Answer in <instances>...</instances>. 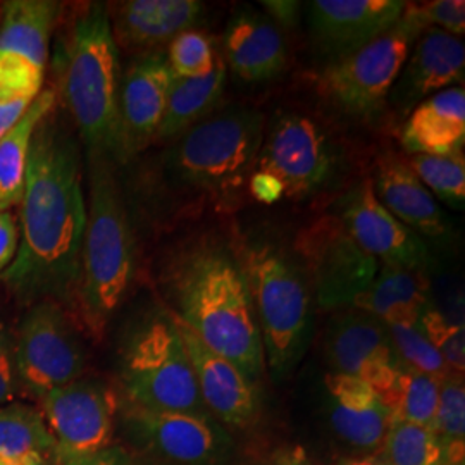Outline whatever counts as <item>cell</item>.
Wrapping results in <instances>:
<instances>
[{
    "instance_id": "24",
    "label": "cell",
    "mask_w": 465,
    "mask_h": 465,
    "mask_svg": "<svg viewBox=\"0 0 465 465\" xmlns=\"http://www.w3.org/2000/svg\"><path fill=\"white\" fill-rule=\"evenodd\" d=\"M330 420L334 432L359 450H381L391 414L367 382L345 374H326Z\"/></svg>"
},
{
    "instance_id": "19",
    "label": "cell",
    "mask_w": 465,
    "mask_h": 465,
    "mask_svg": "<svg viewBox=\"0 0 465 465\" xmlns=\"http://www.w3.org/2000/svg\"><path fill=\"white\" fill-rule=\"evenodd\" d=\"M173 317L183 338L205 409L232 430H247L253 426L261 414L257 384L250 381L230 361L209 349L182 319L174 314Z\"/></svg>"
},
{
    "instance_id": "44",
    "label": "cell",
    "mask_w": 465,
    "mask_h": 465,
    "mask_svg": "<svg viewBox=\"0 0 465 465\" xmlns=\"http://www.w3.org/2000/svg\"><path fill=\"white\" fill-rule=\"evenodd\" d=\"M272 465H312L307 451L300 445H292L280 450L272 460Z\"/></svg>"
},
{
    "instance_id": "27",
    "label": "cell",
    "mask_w": 465,
    "mask_h": 465,
    "mask_svg": "<svg viewBox=\"0 0 465 465\" xmlns=\"http://www.w3.org/2000/svg\"><path fill=\"white\" fill-rule=\"evenodd\" d=\"M55 107V92L44 88L16 124L0 138V213H13L19 205L35 132Z\"/></svg>"
},
{
    "instance_id": "25",
    "label": "cell",
    "mask_w": 465,
    "mask_h": 465,
    "mask_svg": "<svg viewBox=\"0 0 465 465\" xmlns=\"http://www.w3.org/2000/svg\"><path fill=\"white\" fill-rule=\"evenodd\" d=\"M400 142L411 155H447L464 150V86H451L422 100L405 117Z\"/></svg>"
},
{
    "instance_id": "4",
    "label": "cell",
    "mask_w": 465,
    "mask_h": 465,
    "mask_svg": "<svg viewBox=\"0 0 465 465\" xmlns=\"http://www.w3.org/2000/svg\"><path fill=\"white\" fill-rule=\"evenodd\" d=\"M61 97L86 153L124 164L119 86L123 69L105 4L92 2L74 17L61 50Z\"/></svg>"
},
{
    "instance_id": "10",
    "label": "cell",
    "mask_w": 465,
    "mask_h": 465,
    "mask_svg": "<svg viewBox=\"0 0 465 465\" xmlns=\"http://www.w3.org/2000/svg\"><path fill=\"white\" fill-rule=\"evenodd\" d=\"M340 169L341 153L322 124L297 111H276L255 171L274 176L284 199L314 197L340 176Z\"/></svg>"
},
{
    "instance_id": "46",
    "label": "cell",
    "mask_w": 465,
    "mask_h": 465,
    "mask_svg": "<svg viewBox=\"0 0 465 465\" xmlns=\"http://www.w3.org/2000/svg\"><path fill=\"white\" fill-rule=\"evenodd\" d=\"M42 459H19V460H0V465H44Z\"/></svg>"
},
{
    "instance_id": "1",
    "label": "cell",
    "mask_w": 465,
    "mask_h": 465,
    "mask_svg": "<svg viewBox=\"0 0 465 465\" xmlns=\"http://www.w3.org/2000/svg\"><path fill=\"white\" fill-rule=\"evenodd\" d=\"M17 250L0 282L21 303L54 300L67 312L86 226L82 152L54 111L35 132L19 202Z\"/></svg>"
},
{
    "instance_id": "18",
    "label": "cell",
    "mask_w": 465,
    "mask_h": 465,
    "mask_svg": "<svg viewBox=\"0 0 465 465\" xmlns=\"http://www.w3.org/2000/svg\"><path fill=\"white\" fill-rule=\"evenodd\" d=\"M401 0H314L309 28L317 50L331 61L390 32L405 11Z\"/></svg>"
},
{
    "instance_id": "29",
    "label": "cell",
    "mask_w": 465,
    "mask_h": 465,
    "mask_svg": "<svg viewBox=\"0 0 465 465\" xmlns=\"http://www.w3.org/2000/svg\"><path fill=\"white\" fill-rule=\"evenodd\" d=\"M54 457V438L38 409L26 403L0 407V460Z\"/></svg>"
},
{
    "instance_id": "21",
    "label": "cell",
    "mask_w": 465,
    "mask_h": 465,
    "mask_svg": "<svg viewBox=\"0 0 465 465\" xmlns=\"http://www.w3.org/2000/svg\"><path fill=\"white\" fill-rule=\"evenodd\" d=\"M107 11L117 49L147 54L193 30L205 5L199 0H124Z\"/></svg>"
},
{
    "instance_id": "9",
    "label": "cell",
    "mask_w": 465,
    "mask_h": 465,
    "mask_svg": "<svg viewBox=\"0 0 465 465\" xmlns=\"http://www.w3.org/2000/svg\"><path fill=\"white\" fill-rule=\"evenodd\" d=\"M19 391L42 401L50 391L86 374V351L80 330L54 300L35 302L15 336Z\"/></svg>"
},
{
    "instance_id": "33",
    "label": "cell",
    "mask_w": 465,
    "mask_h": 465,
    "mask_svg": "<svg viewBox=\"0 0 465 465\" xmlns=\"http://www.w3.org/2000/svg\"><path fill=\"white\" fill-rule=\"evenodd\" d=\"M219 57L213 38L197 28L178 35L166 52L174 78H203L216 67Z\"/></svg>"
},
{
    "instance_id": "32",
    "label": "cell",
    "mask_w": 465,
    "mask_h": 465,
    "mask_svg": "<svg viewBox=\"0 0 465 465\" xmlns=\"http://www.w3.org/2000/svg\"><path fill=\"white\" fill-rule=\"evenodd\" d=\"M417 178L430 190L432 197L445 202L455 211H464L465 159L464 150L447 155H411L407 159Z\"/></svg>"
},
{
    "instance_id": "13",
    "label": "cell",
    "mask_w": 465,
    "mask_h": 465,
    "mask_svg": "<svg viewBox=\"0 0 465 465\" xmlns=\"http://www.w3.org/2000/svg\"><path fill=\"white\" fill-rule=\"evenodd\" d=\"M121 422L152 462L226 465L232 440L209 414L153 412L121 403Z\"/></svg>"
},
{
    "instance_id": "7",
    "label": "cell",
    "mask_w": 465,
    "mask_h": 465,
    "mask_svg": "<svg viewBox=\"0 0 465 465\" xmlns=\"http://www.w3.org/2000/svg\"><path fill=\"white\" fill-rule=\"evenodd\" d=\"M119 386L132 407L209 414L171 311L150 314L128 334L119 359Z\"/></svg>"
},
{
    "instance_id": "36",
    "label": "cell",
    "mask_w": 465,
    "mask_h": 465,
    "mask_svg": "<svg viewBox=\"0 0 465 465\" xmlns=\"http://www.w3.org/2000/svg\"><path fill=\"white\" fill-rule=\"evenodd\" d=\"M445 443L465 440L464 374L450 372L440 382V397L434 419V430Z\"/></svg>"
},
{
    "instance_id": "8",
    "label": "cell",
    "mask_w": 465,
    "mask_h": 465,
    "mask_svg": "<svg viewBox=\"0 0 465 465\" xmlns=\"http://www.w3.org/2000/svg\"><path fill=\"white\" fill-rule=\"evenodd\" d=\"M426 30L414 4L407 2L399 23L390 32L322 69L319 92L345 116L359 121L378 119L414 40Z\"/></svg>"
},
{
    "instance_id": "3",
    "label": "cell",
    "mask_w": 465,
    "mask_h": 465,
    "mask_svg": "<svg viewBox=\"0 0 465 465\" xmlns=\"http://www.w3.org/2000/svg\"><path fill=\"white\" fill-rule=\"evenodd\" d=\"M88 203L80 276L69 316L78 330L102 341L107 326L126 297L134 276V236L116 164L86 153Z\"/></svg>"
},
{
    "instance_id": "40",
    "label": "cell",
    "mask_w": 465,
    "mask_h": 465,
    "mask_svg": "<svg viewBox=\"0 0 465 465\" xmlns=\"http://www.w3.org/2000/svg\"><path fill=\"white\" fill-rule=\"evenodd\" d=\"M17 216L15 213H0V274L13 262L17 250Z\"/></svg>"
},
{
    "instance_id": "43",
    "label": "cell",
    "mask_w": 465,
    "mask_h": 465,
    "mask_svg": "<svg viewBox=\"0 0 465 465\" xmlns=\"http://www.w3.org/2000/svg\"><path fill=\"white\" fill-rule=\"evenodd\" d=\"M264 5L269 19L274 23H280L286 28L297 26L300 21V13H302V4L300 2H292V0H266L261 2Z\"/></svg>"
},
{
    "instance_id": "38",
    "label": "cell",
    "mask_w": 465,
    "mask_h": 465,
    "mask_svg": "<svg viewBox=\"0 0 465 465\" xmlns=\"http://www.w3.org/2000/svg\"><path fill=\"white\" fill-rule=\"evenodd\" d=\"M19 393L15 334L0 322V407L13 403Z\"/></svg>"
},
{
    "instance_id": "20",
    "label": "cell",
    "mask_w": 465,
    "mask_h": 465,
    "mask_svg": "<svg viewBox=\"0 0 465 465\" xmlns=\"http://www.w3.org/2000/svg\"><path fill=\"white\" fill-rule=\"evenodd\" d=\"M464 69V42L438 28H428L409 54L386 105L407 117L422 100L462 84Z\"/></svg>"
},
{
    "instance_id": "37",
    "label": "cell",
    "mask_w": 465,
    "mask_h": 465,
    "mask_svg": "<svg viewBox=\"0 0 465 465\" xmlns=\"http://www.w3.org/2000/svg\"><path fill=\"white\" fill-rule=\"evenodd\" d=\"M414 9L428 28H438L459 38L465 34L464 0H432L414 4Z\"/></svg>"
},
{
    "instance_id": "39",
    "label": "cell",
    "mask_w": 465,
    "mask_h": 465,
    "mask_svg": "<svg viewBox=\"0 0 465 465\" xmlns=\"http://www.w3.org/2000/svg\"><path fill=\"white\" fill-rule=\"evenodd\" d=\"M36 97L0 90V138L16 124Z\"/></svg>"
},
{
    "instance_id": "31",
    "label": "cell",
    "mask_w": 465,
    "mask_h": 465,
    "mask_svg": "<svg viewBox=\"0 0 465 465\" xmlns=\"http://www.w3.org/2000/svg\"><path fill=\"white\" fill-rule=\"evenodd\" d=\"M386 465H449V443L417 424L391 420L382 443Z\"/></svg>"
},
{
    "instance_id": "22",
    "label": "cell",
    "mask_w": 465,
    "mask_h": 465,
    "mask_svg": "<svg viewBox=\"0 0 465 465\" xmlns=\"http://www.w3.org/2000/svg\"><path fill=\"white\" fill-rule=\"evenodd\" d=\"M374 193L382 205L420 238L447 240L451 232L449 219L438 200L411 169L407 159L386 150L376 159Z\"/></svg>"
},
{
    "instance_id": "26",
    "label": "cell",
    "mask_w": 465,
    "mask_h": 465,
    "mask_svg": "<svg viewBox=\"0 0 465 465\" xmlns=\"http://www.w3.org/2000/svg\"><path fill=\"white\" fill-rule=\"evenodd\" d=\"M431 305L430 280L424 271L381 264L376 278L353 303L355 309L386 326H414Z\"/></svg>"
},
{
    "instance_id": "45",
    "label": "cell",
    "mask_w": 465,
    "mask_h": 465,
    "mask_svg": "<svg viewBox=\"0 0 465 465\" xmlns=\"http://www.w3.org/2000/svg\"><path fill=\"white\" fill-rule=\"evenodd\" d=\"M334 465H386L381 459L374 457V455H366V457H349V459H341L338 464Z\"/></svg>"
},
{
    "instance_id": "34",
    "label": "cell",
    "mask_w": 465,
    "mask_h": 465,
    "mask_svg": "<svg viewBox=\"0 0 465 465\" xmlns=\"http://www.w3.org/2000/svg\"><path fill=\"white\" fill-rule=\"evenodd\" d=\"M388 331L403 366L424 372L440 381L451 372L419 324L388 326Z\"/></svg>"
},
{
    "instance_id": "6",
    "label": "cell",
    "mask_w": 465,
    "mask_h": 465,
    "mask_svg": "<svg viewBox=\"0 0 465 465\" xmlns=\"http://www.w3.org/2000/svg\"><path fill=\"white\" fill-rule=\"evenodd\" d=\"M249 282L267 367L276 381L299 366L312 332V290L299 259L272 242L234 245Z\"/></svg>"
},
{
    "instance_id": "14",
    "label": "cell",
    "mask_w": 465,
    "mask_h": 465,
    "mask_svg": "<svg viewBox=\"0 0 465 465\" xmlns=\"http://www.w3.org/2000/svg\"><path fill=\"white\" fill-rule=\"evenodd\" d=\"M63 7L50 0H11L0 16V90L36 97L44 90L50 38Z\"/></svg>"
},
{
    "instance_id": "12",
    "label": "cell",
    "mask_w": 465,
    "mask_h": 465,
    "mask_svg": "<svg viewBox=\"0 0 465 465\" xmlns=\"http://www.w3.org/2000/svg\"><path fill=\"white\" fill-rule=\"evenodd\" d=\"M40 412L54 438L55 465L114 445L119 391L99 376H82L50 391Z\"/></svg>"
},
{
    "instance_id": "2",
    "label": "cell",
    "mask_w": 465,
    "mask_h": 465,
    "mask_svg": "<svg viewBox=\"0 0 465 465\" xmlns=\"http://www.w3.org/2000/svg\"><path fill=\"white\" fill-rule=\"evenodd\" d=\"M178 319L217 355L259 382L266 359L249 282L236 250L203 236L186 243L164 269Z\"/></svg>"
},
{
    "instance_id": "5",
    "label": "cell",
    "mask_w": 465,
    "mask_h": 465,
    "mask_svg": "<svg viewBox=\"0 0 465 465\" xmlns=\"http://www.w3.org/2000/svg\"><path fill=\"white\" fill-rule=\"evenodd\" d=\"M264 134L266 117L259 109L226 107L173 140L164 153L167 176L214 211H236L249 197Z\"/></svg>"
},
{
    "instance_id": "30",
    "label": "cell",
    "mask_w": 465,
    "mask_h": 465,
    "mask_svg": "<svg viewBox=\"0 0 465 465\" xmlns=\"http://www.w3.org/2000/svg\"><path fill=\"white\" fill-rule=\"evenodd\" d=\"M440 382L432 376L403 366L397 388L382 401L391 414V420H403L434 430Z\"/></svg>"
},
{
    "instance_id": "15",
    "label": "cell",
    "mask_w": 465,
    "mask_h": 465,
    "mask_svg": "<svg viewBox=\"0 0 465 465\" xmlns=\"http://www.w3.org/2000/svg\"><path fill=\"white\" fill-rule=\"evenodd\" d=\"M324 343L332 372L367 382L382 401L393 393L403 364L380 319L355 307L343 309L330 321Z\"/></svg>"
},
{
    "instance_id": "16",
    "label": "cell",
    "mask_w": 465,
    "mask_h": 465,
    "mask_svg": "<svg viewBox=\"0 0 465 465\" xmlns=\"http://www.w3.org/2000/svg\"><path fill=\"white\" fill-rule=\"evenodd\" d=\"M334 216L378 262L416 271L431 266V250L426 242L388 213L376 197L371 178H364L341 197Z\"/></svg>"
},
{
    "instance_id": "41",
    "label": "cell",
    "mask_w": 465,
    "mask_h": 465,
    "mask_svg": "<svg viewBox=\"0 0 465 465\" xmlns=\"http://www.w3.org/2000/svg\"><path fill=\"white\" fill-rule=\"evenodd\" d=\"M57 465H138V460L134 459V453L124 447L111 445L107 449L100 450L97 453L64 460Z\"/></svg>"
},
{
    "instance_id": "11",
    "label": "cell",
    "mask_w": 465,
    "mask_h": 465,
    "mask_svg": "<svg viewBox=\"0 0 465 465\" xmlns=\"http://www.w3.org/2000/svg\"><path fill=\"white\" fill-rule=\"evenodd\" d=\"M293 249L319 307L326 311L353 307L380 269L334 214L317 217L300 230Z\"/></svg>"
},
{
    "instance_id": "47",
    "label": "cell",
    "mask_w": 465,
    "mask_h": 465,
    "mask_svg": "<svg viewBox=\"0 0 465 465\" xmlns=\"http://www.w3.org/2000/svg\"><path fill=\"white\" fill-rule=\"evenodd\" d=\"M149 465H166V464H159V462H149Z\"/></svg>"
},
{
    "instance_id": "42",
    "label": "cell",
    "mask_w": 465,
    "mask_h": 465,
    "mask_svg": "<svg viewBox=\"0 0 465 465\" xmlns=\"http://www.w3.org/2000/svg\"><path fill=\"white\" fill-rule=\"evenodd\" d=\"M249 195L262 203H276L284 199V190L274 176L255 171L250 178Z\"/></svg>"
},
{
    "instance_id": "23",
    "label": "cell",
    "mask_w": 465,
    "mask_h": 465,
    "mask_svg": "<svg viewBox=\"0 0 465 465\" xmlns=\"http://www.w3.org/2000/svg\"><path fill=\"white\" fill-rule=\"evenodd\" d=\"M223 45L234 76L247 84L274 80L288 64V50L278 25L252 7L238 9L230 17Z\"/></svg>"
},
{
    "instance_id": "17",
    "label": "cell",
    "mask_w": 465,
    "mask_h": 465,
    "mask_svg": "<svg viewBox=\"0 0 465 465\" xmlns=\"http://www.w3.org/2000/svg\"><path fill=\"white\" fill-rule=\"evenodd\" d=\"M166 52L136 55L121 74L119 117L124 159H132L155 142L166 113L173 84Z\"/></svg>"
},
{
    "instance_id": "35",
    "label": "cell",
    "mask_w": 465,
    "mask_h": 465,
    "mask_svg": "<svg viewBox=\"0 0 465 465\" xmlns=\"http://www.w3.org/2000/svg\"><path fill=\"white\" fill-rule=\"evenodd\" d=\"M419 326L431 341L432 347L443 357L451 372L464 374L465 334L464 326L451 322L438 309L428 305L419 319Z\"/></svg>"
},
{
    "instance_id": "28",
    "label": "cell",
    "mask_w": 465,
    "mask_h": 465,
    "mask_svg": "<svg viewBox=\"0 0 465 465\" xmlns=\"http://www.w3.org/2000/svg\"><path fill=\"white\" fill-rule=\"evenodd\" d=\"M226 63L223 55L203 78H173L166 113L155 140L173 142L200 121L214 114L226 88Z\"/></svg>"
}]
</instances>
